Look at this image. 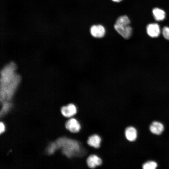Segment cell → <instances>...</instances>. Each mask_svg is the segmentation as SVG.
<instances>
[{"label": "cell", "mask_w": 169, "mask_h": 169, "mask_svg": "<svg viewBox=\"0 0 169 169\" xmlns=\"http://www.w3.org/2000/svg\"><path fill=\"white\" fill-rule=\"evenodd\" d=\"M21 80L20 75L16 74L13 78L5 85H0V96L1 102L10 100L13 97Z\"/></svg>", "instance_id": "cell-1"}, {"label": "cell", "mask_w": 169, "mask_h": 169, "mask_svg": "<svg viewBox=\"0 0 169 169\" xmlns=\"http://www.w3.org/2000/svg\"><path fill=\"white\" fill-rule=\"evenodd\" d=\"M130 21L126 15L120 16L114 25L115 30L125 39H128L132 33V28L130 26Z\"/></svg>", "instance_id": "cell-2"}, {"label": "cell", "mask_w": 169, "mask_h": 169, "mask_svg": "<svg viewBox=\"0 0 169 169\" xmlns=\"http://www.w3.org/2000/svg\"><path fill=\"white\" fill-rule=\"evenodd\" d=\"M60 111L63 116L69 118L73 117L77 113V109L74 104L71 103L62 106Z\"/></svg>", "instance_id": "cell-3"}, {"label": "cell", "mask_w": 169, "mask_h": 169, "mask_svg": "<svg viewBox=\"0 0 169 169\" xmlns=\"http://www.w3.org/2000/svg\"><path fill=\"white\" fill-rule=\"evenodd\" d=\"M66 129L70 132L76 133L80 130L81 126L78 120L73 117L69 118L65 124Z\"/></svg>", "instance_id": "cell-4"}, {"label": "cell", "mask_w": 169, "mask_h": 169, "mask_svg": "<svg viewBox=\"0 0 169 169\" xmlns=\"http://www.w3.org/2000/svg\"><path fill=\"white\" fill-rule=\"evenodd\" d=\"M87 165L91 169H94L102 165L103 161L102 159L97 155L92 154L88 156L86 160Z\"/></svg>", "instance_id": "cell-5"}, {"label": "cell", "mask_w": 169, "mask_h": 169, "mask_svg": "<svg viewBox=\"0 0 169 169\" xmlns=\"http://www.w3.org/2000/svg\"><path fill=\"white\" fill-rule=\"evenodd\" d=\"M146 30L148 35L152 38L158 37L161 32L160 26L156 23H151L148 24L146 27Z\"/></svg>", "instance_id": "cell-6"}, {"label": "cell", "mask_w": 169, "mask_h": 169, "mask_svg": "<svg viewBox=\"0 0 169 169\" xmlns=\"http://www.w3.org/2000/svg\"><path fill=\"white\" fill-rule=\"evenodd\" d=\"M90 32L93 37L101 38L105 34V29L104 27L101 25H94L91 27Z\"/></svg>", "instance_id": "cell-7"}, {"label": "cell", "mask_w": 169, "mask_h": 169, "mask_svg": "<svg viewBox=\"0 0 169 169\" xmlns=\"http://www.w3.org/2000/svg\"><path fill=\"white\" fill-rule=\"evenodd\" d=\"M101 141V138L99 135L94 134L88 137L87 143L90 146L98 149L100 146Z\"/></svg>", "instance_id": "cell-8"}, {"label": "cell", "mask_w": 169, "mask_h": 169, "mask_svg": "<svg viewBox=\"0 0 169 169\" xmlns=\"http://www.w3.org/2000/svg\"><path fill=\"white\" fill-rule=\"evenodd\" d=\"M125 135L126 139L129 141H134L137 137V132L135 127L132 126L127 127L125 129Z\"/></svg>", "instance_id": "cell-9"}, {"label": "cell", "mask_w": 169, "mask_h": 169, "mask_svg": "<svg viewBox=\"0 0 169 169\" xmlns=\"http://www.w3.org/2000/svg\"><path fill=\"white\" fill-rule=\"evenodd\" d=\"M164 129L163 125L157 121H154L151 125L150 130L152 133L159 135L161 134Z\"/></svg>", "instance_id": "cell-10"}, {"label": "cell", "mask_w": 169, "mask_h": 169, "mask_svg": "<svg viewBox=\"0 0 169 169\" xmlns=\"http://www.w3.org/2000/svg\"><path fill=\"white\" fill-rule=\"evenodd\" d=\"M152 12L155 19L156 21H162L165 18L166 13L162 9L155 8L153 9Z\"/></svg>", "instance_id": "cell-11"}, {"label": "cell", "mask_w": 169, "mask_h": 169, "mask_svg": "<svg viewBox=\"0 0 169 169\" xmlns=\"http://www.w3.org/2000/svg\"><path fill=\"white\" fill-rule=\"evenodd\" d=\"M157 164L154 161H149L145 163L142 166L144 169H155L157 166Z\"/></svg>", "instance_id": "cell-12"}, {"label": "cell", "mask_w": 169, "mask_h": 169, "mask_svg": "<svg viewBox=\"0 0 169 169\" xmlns=\"http://www.w3.org/2000/svg\"><path fill=\"white\" fill-rule=\"evenodd\" d=\"M3 105L1 110L2 114H4V113L7 112L11 106V104L8 102L7 101H5L3 102Z\"/></svg>", "instance_id": "cell-13"}, {"label": "cell", "mask_w": 169, "mask_h": 169, "mask_svg": "<svg viewBox=\"0 0 169 169\" xmlns=\"http://www.w3.org/2000/svg\"><path fill=\"white\" fill-rule=\"evenodd\" d=\"M162 33L164 38L169 40V27H164L162 30Z\"/></svg>", "instance_id": "cell-14"}, {"label": "cell", "mask_w": 169, "mask_h": 169, "mask_svg": "<svg viewBox=\"0 0 169 169\" xmlns=\"http://www.w3.org/2000/svg\"><path fill=\"white\" fill-rule=\"evenodd\" d=\"M0 134H1L4 132L5 129V126L2 122H1L0 123Z\"/></svg>", "instance_id": "cell-15"}, {"label": "cell", "mask_w": 169, "mask_h": 169, "mask_svg": "<svg viewBox=\"0 0 169 169\" xmlns=\"http://www.w3.org/2000/svg\"><path fill=\"white\" fill-rule=\"evenodd\" d=\"M112 1L115 2H121L122 0H112Z\"/></svg>", "instance_id": "cell-16"}, {"label": "cell", "mask_w": 169, "mask_h": 169, "mask_svg": "<svg viewBox=\"0 0 169 169\" xmlns=\"http://www.w3.org/2000/svg\"><path fill=\"white\" fill-rule=\"evenodd\" d=\"M89 146L88 147H87V148L85 147V148H88L89 147ZM83 147H84V146H83Z\"/></svg>", "instance_id": "cell-17"}]
</instances>
